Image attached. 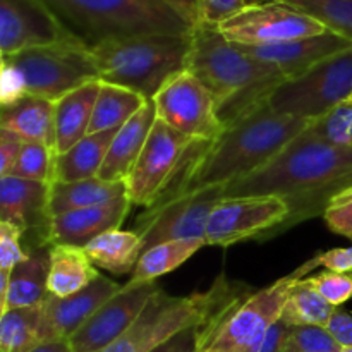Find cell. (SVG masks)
<instances>
[{"mask_svg": "<svg viewBox=\"0 0 352 352\" xmlns=\"http://www.w3.org/2000/svg\"><path fill=\"white\" fill-rule=\"evenodd\" d=\"M340 352H352V346L351 347H342V351Z\"/></svg>", "mask_w": 352, "mask_h": 352, "instance_id": "49", "label": "cell"}, {"mask_svg": "<svg viewBox=\"0 0 352 352\" xmlns=\"http://www.w3.org/2000/svg\"><path fill=\"white\" fill-rule=\"evenodd\" d=\"M323 219L333 234L346 237L352 243V186L330 199L323 212Z\"/></svg>", "mask_w": 352, "mask_h": 352, "instance_id": "37", "label": "cell"}, {"mask_svg": "<svg viewBox=\"0 0 352 352\" xmlns=\"http://www.w3.org/2000/svg\"><path fill=\"white\" fill-rule=\"evenodd\" d=\"M320 254L268 287L253 292L220 318L199 327L198 352H241L265 336L277 320L298 280L320 267Z\"/></svg>", "mask_w": 352, "mask_h": 352, "instance_id": "7", "label": "cell"}, {"mask_svg": "<svg viewBox=\"0 0 352 352\" xmlns=\"http://www.w3.org/2000/svg\"><path fill=\"white\" fill-rule=\"evenodd\" d=\"M133 203L129 198L103 206L72 210L62 215L52 217L48 223L45 244H67V246L86 248L93 239L109 230L120 229Z\"/></svg>", "mask_w": 352, "mask_h": 352, "instance_id": "18", "label": "cell"}, {"mask_svg": "<svg viewBox=\"0 0 352 352\" xmlns=\"http://www.w3.org/2000/svg\"><path fill=\"white\" fill-rule=\"evenodd\" d=\"M342 346L325 327H291L282 352H340Z\"/></svg>", "mask_w": 352, "mask_h": 352, "instance_id": "35", "label": "cell"}, {"mask_svg": "<svg viewBox=\"0 0 352 352\" xmlns=\"http://www.w3.org/2000/svg\"><path fill=\"white\" fill-rule=\"evenodd\" d=\"M246 7V0H198V24L219 28Z\"/></svg>", "mask_w": 352, "mask_h": 352, "instance_id": "39", "label": "cell"}, {"mask_svg": "<svg viewBox=\"0 0 352 352\" xmlns=\"http://www.w3.org/2000/svg\"><path fill=\"white\" fill-rule=\"evenodd\" d=\"M117 129L88 134L64 153L55 155L54 182H76L98 177Z\"/></svg>", "mask_w": 352, "mask_h": 352, "instance_id": "25", "label": "cell"}, {"mask_svg": "<svg viewBox=\"0 0 352 352\" xmlns=\"http://www.w3.org/2000/svg\"><path fill=\"white\" fill-rule=\"evenodd\" d=\"M0 129L16 134L24 143H41L55 150V102L30 95L2 107Z\"/></svg>", "mask_w": 352, "mask_h": 352, "instance_id": "24", "label": "cell"}, {"mask_svg": "<svg viewBox=\"0 0 352 352\" xmlns=\"http://www.w3.org/2000/svg\"><path fill=\"white\" fill-rule=\"evenodd\" d=\"M85 251L96 268L124 275L136 268L143 254V239L134 230L113 229L93 239Z\"/></svg>", "mask_w": 352, "mask_h": 352, "instance_id": "27", "label": "cell"}, {"mask_svg": "<svg viewBox=\"0 0 352 352\" xmlns=\"http://www.w3.org/2000/svg\"><path fill=\"white\" fill-rule=\"evenodd\" d=\"M85 48L146 34H188L192 26L164 0H38Z\"/></svg>", "mask_w": 352, "mask_h": 352, "instance_id": "4", "label": "cell"}, {"mask_svg": "<svg viewBox=\"0 0 352 352\" xmlns=\"http://www.w3.org/2000/svg\"><path fill=\"white\" fill-rule=\"evenodd\" d=\"M291 215L280 196L223 198L212 210L206 226V246H232L246 239H267Z\"/></svg>", "mask_w": 352, "mask_h": 352, "instance_id": "10", "label": "cell"}, {"mask_svg": "<svg viewBox=\"0 0 352 352\" xmlns=\"http://www.w3.org/2000/svg\"><path fill=\"white\" fill-rule=\"evenodd\" d=\"M148 102L150 100L144 98L140 93L133 91V89L110 85V82H102L95 109H93L88 134L103 133V131L122 127Z\"/></svg>", "mask_w": 352, "mask_h": 352, "instance_id": "28", "label": "cell"}, {"mask_svg": "<svg viewBox=\"0 0 352 352\" xmlns=\"http://www.w3.org/2000/svg\"><path fill=\"white\" fill-rule=\"evenodd\" d=\"M239 47L256 60L274 65L284 76L285 81H292L329 58L351 50L352 41L333 31H325L322 34L284 41V43L254 45V47L239 45Z\"/></svg>", "mask_w": 352, "mask_h": 352, "instance_id": "16", "label": "cell"}, {"mask_svg": "<svg viewBox=\"0 0 352 352\" xmlns=\"http://www.w3.org/2000/svg\"><path fill=\"white\" fill-rule=\"evenodd\" d=\"M30 352H72V347L69 339H58L38 344V346L33 347Z\"/></svg>", "mask_w": 352, "mask_h": 352, "instance_id": "47", "label": "cell"}, {"mask_svg": "<svg viewBox=\"0 0 352 352\" xmlns=\"http://www.w3.org/2000/svg\"><path fill=\"white\" fill-rule=\"evenodd\" d=\"M50 275V246H34L28 251V258L10 270L9 289L0 316L9 309L34 308L41 306L50 296L48 292Z\"/></svg>", "mask_w": 352, "mask_h": 352, "instance_id": "21", "label": "cell"}, {"mask_svg": "<svg viewBox=\"0 0 352 352\" xmlns=\"http://www.w3.org/2000/svg\"><path fill=\"white\" fill-rule=\"evenodd\" d=\"M157 282L124 284L122 291L100 306L98 311L69 339L72 352H103L133 327L158 291Z\"/></svg>", "mask_w": 352, "mask_h": 352, "instance_id": "14", "label": "cell"}, {"mask_svg": "<svg viewBox=\"0 0 352 352\" xmlns=\"http://www.w3.org/2000/svg\"><path fill=\"white\" fill-rule=\"evenodd\" d=\"M155 122H157V110L150 100L117 131L98 177L103 181H127Z\"/></svg>", "mask_w": 352, "mask_h": 352, "instance_id": "20", "label": "cell"}, {"mask_svg": "<svg viewBox=\"0 0 352 352\" xmlns=\"http://www.w3.org/2000/svg\"><path fill=\"white\" fill-rule=\"evenodd\" d=\"M199 327H191V329L184 330L174 339L165 342L164 346L157 347L153 352H198Z\"/></svg>", "mask_w": 352, "mask_h": 352, "instance_id": "44", "label": "cell"}, {"mask_svg": "<svg viewBox=\"0 0 352 352\" xmlns=\"http://www.w3.org/2000/svg\"><path fill=\"white\" fill-rule=\"evenodd\" d=\"M164 2L181 14L192 28L198 24V0H164Z\"/></svg>", "mask_w": 352, "mask_h": 352, "instance_id": "46", "label": "cell"}, {"mask_svg": "<svg viewBox=\"0 0 352 352\" xmlns=\"http://www.w3.org/2000/svg\"><path fill=\"white\" fill-rule=\"evenodd\" d=\"M186 71L212 93L223 129L267 105L285 78L227 40L217 26L196 24L191 31Z\"/></svg>", "mask_w": 352, "mask_h": 352, "instance_id": "2", "label": "cell"}, {"mask_svg": "<svg viewBox=\"0 0 352 352\" xmlns=\"http://www.w3.org/2000/svg\"><path fill=\"white\" fill-rule=\"evenodd\" d=\"M41 306L9 309L0 316V352H30L41 344Z\"/></svg>", "mask_w": 352, "mask_h": 352, "instance_id": "31", "label": "cell"}, {"mask_svg": "<svg viewBox=\"0 0 352 352\" xmlns=\"http://www.w3.org/2000/svg\"><path fill=\"white\" fill-rule=\"evenodd\" d=\"M320 263L337 274H352V248H336L320 253Z\"/></svg>", "mask_w": 352, "mask_h": 352, "instance_id": "43", "label": "cell"}, {"mask_svg": "<svg viewBox=\"0 0 352 352\" xmlns=\"http://www.w3.org/2000/svg\"><path fill=\"white\" fill-rule=\"evenodd\" d=\"M352 95V48L316 65L305 76L285 81L268 105L278 113L316 120Z\"/></svg>", "mask_w": 352, "mask_h": 352, "instance_id": "9", "label": "cell"}, {"mask_svg": "<svg viewBox=\"0 0 352 352\" xmlns=\"http://www.w3.org/2000/svg\"><path fill=\"white\" fill-rule=\"evenodd\" d=\"M250 285L220 274L208 291L170 296L158 287L129 330L103 352H153L191 327H199L251 296Z\"/></svg>", "mask_w": 352, "mask_h": 352, "instance_id": "5", "label": "cell"}, {"mask_svg": "<svg viewBox=\"0 0 352 352\" xmlns=\"http://www.w3.org/2000/svg\"><path fill=\"white\" fill-rule=\"evenodd\" d=\"M124 285L100 275L95 282L67 298L48 296L41 305V340L71 339L96 311L100 306L119 294Z\"/></svg>", "mask_w": 352, "mask_h": 352, "instance_id": "17", "label": "cell"}, {"mask_svg": "<svg viewBox=\"0 0 352 352\" xmlns=\"http://www.w3.org/2000/svg\"><path fill=\"white\" fill-rule=\"evenodd\" d=\"M55 150L41 143H24L16 165L9 175L52 184L54 182Z\"/></svg>", "mask_w": 352, "mask_h": 352, "instance_id": "33", "label": "cell"}, {"mask_svg": "<svg viewBox=\"0 0 352 352\" xmlns=\"http://www.w3.org/2000/svg\"><path fill=\"white\" fill-rule=\"evenodd\" d=\"M102 274L91 263L85 248L54 244L50 246V275L48 292L57 298H67L88 287Z\"/></svg>", "mask_w": 352, "mask_h": 352, "instance_id": "26", "label": "cell"}, {"mask_svg": "<svg viewBox=\"0 0 352 352\" xmlns=\"http://www.w3.org/2000/svg\"><path fill=\"white\" fill-rule=\"evenodd\" d=\"M71 40L38 0H0V54L19 52Z\"/></svg>", "mask_w": 352, "mask_h": 352, "instance_id": "15", "label": "cell"}, {"mask_svg": "<svg viewBox=\"0 0 352 352\" xmlns=\"http://www.w3.org/2000/svg\"><path fill=\"white\" fill-rule=\"evenodd\" d=\"M30 96L26 86V79L21 74L17 67L10 62L2 58V69H0V103L2 107H10Z\"/></svg>", "mask_w": 352, "mask_h": 352, "instance_id": "40", "label": "cell"}, {"mask_svg": "<svg viewBox=\"0 0 352 352\" xmlns=\"http://www.w3.org/2000/svg\"><path fill=\"white\" fill-rule=\"evenodd\" d=\"M24 141L9 131L0 129V177H6L16 165Z\"/></svg>", "mask_w": 352, "mask_h": 352, "instance_id": "42", "label": "cell"}, {"mask_svg": "<svg viewBox=\"0 0 352 352\" xmlns=\"http://www.w3.org/2000/svg\"><path fill=\"white\" fill-rule=\"evenodd\" d=\"M336 311V306H332L327 299H323L306 282V278H301L292 287L291 294H289L287 301L282 308L280 320L287 323L289 327L316 325L327 329Z\"/></svg>", "mask_w": 352, "mask_h": 352, "instance_id": "30", "label": "cell"}, {"mask_svg": "<svg viewBox=\"0 0 352 352\" xmlns=\"http://www.w3.org/2000/svg\"><path fill=\"white\" fill-rule=\"evenodd\" d=\"M306 282L332 306L339 308L352 298V274H337L325 270L318 275L305 277Z\"/></svg>", "mask_w": 352, "mask_h": 352, "instance_id": "36", "label": "cell"}, {"mask_svg": "<svg viewBox=\"0 0 352 352\" xmlns=\"http://www.w3.org/2000/svg\"><path fill=\"white\" fill-rule=\"evenodd\" d=\"M315 17L329 31L352 41V0H275Z\"/></svg>", "mask_w": 352, "mask_h": 352, "instance_id": "32", "label": "cell"}, {"mask_svg": "<svg viewBox=\"0 0 352 352\" xmlns=\"http://www.w3.org/2000/svg\"><path fill=\"white\" fill-rule=\"evenodd\" d=\"M151 102L157 119L191 140L215 141L223 133L212 93L189 71L168 79Z\"/></svg>", "mask_w": 352, "mask_h": 352, "instance_id": "11", "label": "cell"}, {"mask_svg": "<svg viewBox=\"0 0 352 352\" xmlns=\"http://www.w3.org/2000/svg\"><path fill=\"white\" fill-rule=\"evenodd\" d=\"M124 198H129L126 181H103L93 177L76 182H52L48 215L52 219L72 210L110 205Z\"/></svg>", "mask_w": 352, "mask_h": 352, "instance_id": "23", "label": "cell"}, {"mask_svg": "<svg viewBox=\"0 0 352 352\" xmlns=\"http://www.w3.org/2000/svg\"><path fill=\"white\" fill-rule=\"evenodd\" d=\"M248 6H258V3H267V2H275V0H246Z\"/></svg>", "mask_w": 352, "mask_h": 352, "instance_id": "48", "label": "cell"}, {"mask_svg": "<svg viewBox=\"0 0 352 352\" xmlns=\"http://www.w3.org/2000/svg\"><path fill=\"white\" fill-rule=\"evenodd\" d=\"M309 126L311 120L278 113L267 103L256 112L226 127L212 141L189 179L184 195L213 186L227 188L248 177L267 165Z\"/></svg>", "mask_w": 352, "mask_h": 352, "instance_id": "3", "label": "cell"}, {"mask_svg": "<svg viewBox=\"0 0 352 352\" xmlns=\"http://www.w3.org/2000/svg\"><path fill=\"white\" fill-rule=\"evenodd\" d=\"M223 186L186 192L158 208H148L138 217L136 229L143 239V253L160 243L205 239L212 210L226 198Z\"/></svg>", "mask_w": 352, "mask_h": 352, "instance_id": "12", "label": "cell"}, {"mask_svg": "<svg viewBox=\"0 0 352 352\" xmlns=\"http://www.w3.org/2000/svg\"><path fill=\"white\" fill-rule=\"evenodd\" d=\"M351 248H352V246H351Z\"/></svg>", "mask_w": 352, "mask_h": 352, "instance_id": "50", "label": "cell"}, {"mask_svg": "<svg viewBox=\"0 0 352 352\" xmlns=\"http://www.w3.org/2000/svg\"><path fill=\"white\" fill-rule=\"evenodd\" d=\"M102 81L95 79L55 102V153H64L78 141L88 136L93 109Z\"/></svg>", "mask_w": 352, "mask_h": 352, "instance_id": "22", "label": "cell"}, {"mask_svg": "<svg viewBox=\"0 0 352 352\" xmlns=\"http://www.w3.org/2000/svg\"><path fill=\"white\" fill-rule=\"evenodd\" d=\"M229 41L237 45H275L315 36L327 30L320 21L291 6L267 2L248 6L237 16L219 26Z\"/></svg>", "mask_w": 352, "mask_h": 352, "instance_id": "13", "label": "cell"}, {"mask_svg": "<svg viewBox=\"0 0 352 352\" xmlns=\"http://www.w3.org/2000/svg\"><path fill=\"white\" fill-rule=\"evenodd\" d=\"M329 332L337 339V342L342 347L352 346V315L337 308L336 315L332 316L329 323Z\"/></svg>", "mask_w": 352, "mask_h": 352, "instance_id": "45", "label": "cell"}, {"mask_svg": "<svg viewBox=\"0 0 352 352\" xmlns=\"http://www.w3.org/2000/svg\"><path fill=\"white\" fill-rule=\"evenodd\" d=\"M352 186V148L336 146L306 129L267 165L226 188V198L280 196L291 215L272 236L323 213L330 199Z\"/></svg>", "mask_w": 352, "mask_h": 352, "instance_id": "1", "label": "cell"}, {"mask_svg": "<svg viewBox=\"0 0 352 352\" xmlns=\"http://www.w3.org/2000/svg\"><path fill=\"white\" fill-rule=\"evenodd\" d=\"M309 129L327 143L352 148V95L342 100L325 116L313 120Z\"/></svg>", "mask_w": 352, "mask_h": 352, "instance_id": "34", "label": "cell"}, {"mask_svg": "<svg viewBox=\"0 0 352 352\" xmlns=\"http://www.w3.org/2000/svg\"><path fill=\"white\" fill-rule=\"evenodd\" d=\"M203 246H206L205 239H181L157 244L141 254L129 282L131 284L157 282L158 277L170 274L172 270L186 263Z\"/></svg>", "mask_w": 352, "mask_h": 352, "instance_id": "29", "label": "cell"}, {"mask_svg": "<svg viewBox=\"0 0 352 352\" xmlns=\"http://www.w3.org/2000/svg\"><path fill=\"white\" fill-rule=\"evenodd\" d=\"M2 58L19 69L31 96L52 102L86 82L100 79L88 48L72 40L30 48Z\"/></svg>", "mask_w": 352, "mask_h": 352, "instance_id": "8", "label": "cell"}, {"mask_svg": "<svg viewBox=\"0 0 352 352\" xmlns=\"http://www.w3.org/2000/svg\"><path fill=\"white\" fill-rule=\"evenodd\" d=\"M289 329L287 325L282 320H277L270 329L265 332V336L260 340H256L254 344H251L250 347H246L241 352H282L284 351V342L285 337H287Z\"/></svg>", "mask_w": 352, "mask_h": 352, "instance_id": "41", "label": "cell"}, {"mask_svg": "<svg viewBox=\"0 0 352 352\" xmlns=\"http://www.w3.org/2000/svg\"><path fill=\"white\" fill-rule=\"evenodd\" d=\"M50 184L6 175L0 177V222L12 223L23 232L43 227L48 230Z\"/></svg>", "mask_w": 352, "mask_h": 352, "instance_id": "19", "label": "cell"}, {"mask_svg": "<svg viewBox=\"0 0 352 352\" xmlns=\"http://www.w3.org/2000/svg\"><path fill=\"white\" fill-rule=\"evenodd\" d=\"M24 236L19 227L0 222V270L10 272L17 263L28 258V251L21 248V237Z\"/></svg>", "mask_w": 352, "mask_h": 352, "instance_id": "38", "label": "cell"}, {"mask_svg": "<svg viewBox=\"0 0 352 352\" xmlns=\"http://www.w3.org/2000/svg\"><path fill=\"white\" fill-rule=\"evenodd\" d=\"M189 50L191 33L107 41L91 48L89 54L100 81L124 86L151 100L168 79L186 71Z\"/></svg>", "mask_w": 352, "mask_h": 352, "instance_id": "6", "label": "cell"}]
</instances>
